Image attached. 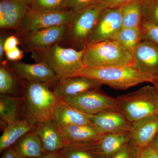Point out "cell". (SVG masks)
Masks as SVG:
<instances>
[{
  "label": "cell",
  "mask_w": 158,
  "mask_h": 158,
  "mask_svg": "<svg viewBox=\"0 0 158 158\" xmlns=\"http://www.w3.org/2000/svg\"><path fill=\"white\" fill-rule=\"evenodd\" d=\"M20 81L24 118L35 124L53 119L55 110L61 99L50 90L49 86L46 84Z\"/></svg>",
  "instance_id": "obj_1"
},
{
  "label": "cell",
  "mask_w": 158,
  "mask_h": 158,
  "mask_svg": "<svg viewBox=\"0 0 158 158\" xmlns=\"http://www.w3.org/2000/svg\"><path fill=\"white\" fill-rule=\"evenodd\" d=\"M76 76L90 78L101 85L117 90H126L142 83H150L153 85L155 83L152 79L139 72L132 65L108 67L85 66L73 77Z\"/></svg>",
  "instance_id": "obj_2"
},
{
  "label": "cell",
  "mask_w": 158,
  "mask_h": 158,
  "mask_svg": "<svg viewBox=\"0 0 158 158\" xmlns=\"http://www.w3.org/2000/svg\"><path fill=\"white\" fill-rule=\"evenodd\" d=\"M106 8L98 2L83 11L74 12L59 45L78 50L86 48L98 20Z\"/></svg>",
  "instance_id": "obj_3"
},
{
  "label": "cell",
  "mask_w": 158,
  "mask_h": 158,
  "mask_svg": "<svg viewBox=\"0 0 158 158\" xmlns=\"http://www.w3.org/2000/svg\"><path fill=\"white\" fill-rule=\"evenodd\" d=\"M116 98L117 109L132 123L158 114V91L154 86H144Z\"/></svg>",
  "instance_id": "obj_4"
},
{
  "label": "cell",
  "mask_w": 158,
  "mask_h": 158,
  "mask_svg": "<svg viewBox=\"0 0 158 158\" xmlns=\"http://www.w3.org/2000/svg\"><path fill=\"white\" fill-rule=\"evenodd\" d=\"M133 55L115 40L92 43L85 48V66L108 67L132 65Z\"/></svg>",
  "instance_id": "obj_5"
},
{
  "label": "cell",
  "mask_w": 158,
  "mask_h": 158,
  "mask_svg": "<svg viewBox=\"0 0 158 158\" xmlns=\"http://www.w3.org/2000/svg\"><path fill=\"white\" fill-rule=\"evenodd\" d=\"M85 49L81 50L65 48L59 44L32 58L37 62H44L52 69L59 80L73 77L85 67Z\"/></svg>",
  "instance_id": "obj_6"
},
{
  "label": "cell",
  "mask_w": 158,
  "mask_h": 158,
  "mask_svg": "<svg viewBox=\"0 0 158 158\" xmlns=\"http://www.w3.org/2000/svg\"><path fill=\"white\" fill-rule=\"evenodd\" d=\"M74 11L69 10L39 11L29 8L25 16L15 30L18 37L25 33L51 27L67 25Z\"/></svg>",
  "instance_id": "obj_7"
},
{
  "label": "cell",
  "mask_w": 158,
  "mask_h": 158,
  "mask_svg": "<svg viewBox=\"0 0 158 158\" xmlns=\"http://www.w3.org/2000/svg\"><path fill=\"white\" fill-rule=\"evenodd\" d=\"M67 25L56 26L25 33L19 37L20 46L26 52L35 56L59 44L65 35Z\"/></svg>",
  "instance_id": "obj_8"
},
{
  "label": "cell",
  "mask_w": 158,
  "mask_h": 158,
  "mask_svg": "<svg viewBox=\"0 0 158 158\" xmlns=\"http://www.w3.org/2000/svg\"><path fill=\"white\" fill-rule=\"evenodd\" d=\"M82 113L95 115L108 110H117L116 98L97 90L86 91L77 96L62 100Z\"/></svg>",
  "instance_id": "obj_9"
},
{
  "label": "cell",
  "mask_w": 158,
  "mask_h": 158,
  "mask_svg": "<svg viewBox=\"0 0 158 158\" xmlns=\"http://www.w3.org/2000/svg\"><path fill=\"white\" fill-rule=\"evenodd\" d=\"M132 65L139 72L158 82V46L147 40H143L133 54Z\"/></svg>",
  "instance_id": "obj_10"
},
{
  "label": "cell",
  "mask_w": 158,
  "mask_h": 158,
  "mask_svg": "<svg viewBox=\"0 0 158 158\" xmlns=\"http://www.w3.org/2000/svg\"><path fill=\"white\" fill-rule=\"evenodd\" d=\"M10 68L20 81L40 82L53 86L59 81L56 74L46 62L27 64L17 62H8Z\"/></svg>",
  "instance_id": "obj_11"
},
{
  "label": "cell",
  "mask_w": 158,
  "mask_h": 158,
  "mask_svg": "<svg viewBox=\"0 0 158 158\" xmlns=\"http://www.w3.org/2000/svg\"><path fill=\"white\" fill-rule=\"evenodd\" d=\"M122 28V8H106L100 15L90 35L89 44L113 39Z\"/></svg>",
  "instance_id": "obj_12"
},
{
  "label": "cell",
  "mask_w": 158,
  "mask_h": 158,
  "mask_svg": "<svg viewBox=\"0 0 158 158\" xmlns=\"http://www.w3.org/2000/svg\"><path fill=\"white\" fill-rule=\"evenodd\" d=\"M92 123L101 135L131 131L133 123L117 110L104 111L93 115Z\"/></svg>",
  "instance_id": "obj_13"
},
{
  "label": "cell",
  "mask_w": 158,
  "mask_h": 158,
  "mask_svg": "<svg viewBox=\"0 0 158 158\" xmlns=\"http://www.w3.org/2000/svg\"><path fill=\"white\" fill-rule=\"evenodd\" d=\"M102 85L94 79L83 76L60 80L54 85L53 92L61 100L77 96L86 91L99 90Z\"/></svg>",
  "instance_id": "obj_14"
},
{
  "label": "cell",
  "mask_w": 158,
  "mask_h": 158,
  "mask_svg": "<svg viewBox=\"0 0 158 158\" xmlns=\"http://www.w3.org/2000/svg\"><path fill=\"white\" fill-rule=\"evenodd\" d=\"M31 0H0V27L15 30L25 16Z\"/></svg>",
  "instance_id": "obj_15"
},
{
  "label": "cell",
  "mask_w": 158,
  "mask_h": 158,
  "mask_svg": "<svg viewBox=\"0 0 158 158\" xmlns=\"http://www.w3.org/2000/svg\"><path fill=\"white\" fill-rule=\"evenodd\" d=\"M34 130L40 138L46 153L60 152L67 143L53 119L36 123Z\"/></svg>",
  "instance_id": "obj_16"
},
{
  "label": "cell",
  "mask_w": 158,
  "mask_h": 158,
  "mask_svg": "<svg viewBox=\"0 0 158 158\" xmlns=\"http://www.w3.org/2000/svg\"><path fill=\"white\" fill-rule=\"evenodd\" d=\"M158 131V114H156L133 123L131 140L138 148H143L151 144Z\"/></svg>",
  "instance_id": "obj_17"
},
{
  "label": "cell",
  "mask_w": 158,
  "mask_h": 158,
  "mask_svg": "<svg viewBox=\"0 0 158 158\" xmlns=\"http://www.w3.org/2000/svg\"><path fill=\"white\" fill-rule=\"evenodd\" d=\"M92 115L82 113L61 100L55 110L53 119L61 130L69 126L92 124Z\"/></svg>",
  "instance_id": "obj_18"
},
{
  "label": "cell",
  "mask_w": 158,
  "mask_h": 158,
  "mask_svg": "<svg viewBox=\"0 0 158 158\" xmlns=\"http://www.w3.org/2000/svg\"><path fill=\"white\" fill-rule=\"evenodd\" d=\"M35 126L36 124L25 118L7 124L3 129L0 138V152L14 145L23 136L34 130Z\"/></svg>",
  "instance_id": "obj_19"
},
{
  "label": "cell",
  "mask_w": 158,
  "mask_h": 158,
  "mask_svg": "<svg viewBox=\"0 0 158 158\" xmlns=\"http://www.w3.org/2000/svg\"><path fill=\"white\" fill-rule=\"evenodd\" d=\"M23 105L22 96H12L1 94L0 117L1 127L2 130L7 124L22 119L21 117V116H23Z\"/></svg>",
  "instance_id": "obj_20"
},
{
  "label": "cell",
  "mask_w": 158,
  "mask_h": 158,
  "mask_svg": "<svg viewBox=\"0 0 158 158\" xmlns=\"http://www.w3.org/2000/svg\"><path fill=\"white\" fill-rule=\"evenodd\" d=\"M11 147L22 158H38L46 153L40 138L34 130L23 136Z\"/></svg>",
  "instance_id": "obj_21"
},
{
  "label": "cell",
  "mask_w": 158,
  "mask_h": 158,
  "mask_svg": "<svg viewBox=\"0 0 158 158\" xmlns=\"http://www.w3.org/2000/svg\"><path fill=\"white\" fill-rule=\"evenodd\" d=\"M61 131L65 141L70 143L97 142L102 136L93 124L69 126Z\"/></svg>",
  "instance_id": "obj_22"
},
{
  "label": "cell",
  "mask_w": 158,
  "mask_h": 158,
  "mask_svg": "<svg viewBox=\"0 0 158 158\" xmlns=\"http://www.w3.org/2000/svg\"><path fill=\"white\" fill-rule=\"evenodd\" d=\"M60 152L65 158H106L100 148L98 141L67 142Z\"/></svg>",
  "instance_id": "obj_23"
},
{
  "label": "cell",
  "mask_w": 158,
  "mask_h": 158,
  "mask_svg": "<svg viewBox=\"0 0 158 158\" xmlns=\"http://www.w3.org/2000/svg\"><path fill=\"white\" fill-rule=\"evenodd\" d=\"M131 139L130 131L111 133L102 135L98 143L105 157L111 158L124 147Z\"/></svg>",
  "instance_id": "obj_24"
},
{
  "label": "cell",
  "mask_w": 158,
  "mask_h": 158,
  "mask_svg": "<svg viewBox=\"0 0 158 158\" xmlns=\"http://www.w3.org/2000/svg\"><path fill=\"white\" fill-rule=\"evenodd\" d=\"M136 0L122 7V28L141 27L142 22V2Z\"/></svg>",
  "instance_id": "obj_25"
},
{
  "label": "cell",
  "mask_w": 158,
  "mask_h": 158,
  "mask_svg": "<svg viewBox=\"0 0 158 158\" xmlns=\"http://www.w3.org/2000/svg\"><path fill=\"white\" fill-rule=\"evenodd\" d=\"M133 54L135 49L142 40V31L140 27L122 28L113 39Z\"/></svg>",
  "instance_id": "obj_26"
},
{
  "label": "cell",
  "mask_w": 158,
  "mask_h": 158,
  "mask_svg": "<svg viewBox=\"0 0 158 158\" xmlns=\"http://www.w3.org/2000/svg\"><path fill=\"white\" fill-rule=\"evenodd\" d=\"M20 80L9 67L8 62H1L0 67V93L4 95H10L14 93Z\"/></svg>",
  "instance_id": "obj_27"
},
{
  "label": "cell",
  "mask_w": 158,
  "mask_h": 158,
  "mask_svg": "<svg viewBox=\"0 0 158 158\" xmlns=\"http://www.w3.org/2000/svg\"><path fill=\"white\" fill-rule=\"evenodd\" d=\"M67 0H31L30 9L39 11H59L68 10Z\"/></svg>",
  "instance_id": "obj_28"
},
{
  "label": "cell",
  "mask_w": 158,
  "mask_h": 158,
  "mask_svg": "<svg viewBox=\"0 0 158 158\" xmlns=\"http://www.w3.org/2000/svg\"><path fill=\"white\" fill-rule=\"evenodd\" d=\"M142 22L158 26V0H143Z\"/></svg>",
  "instance_id": "obj_29"
},
{
  "label": "cell",
  "mask_w": 158,
  "mask_h": 158,
  "mask_svg": "<svg viewBox=\"0 0 158 158\" xmlns=\"http://www.w3.org/2000/svg\"><path fill=\"white\" fill-rule=\"evenodd\" d=\"M141 28L142 31V40H150L158 46V26L149 23L142 22Z\"/></svg>",
  "instance_id": "obj_30"
},
{
  "label": "cell",
  "mask_w": 158,
  "mask_h": 158,
  "mask_svg": "<svg viewBox=\"0 0 158 158\" xmlns=\"http://www.w3.org/2000/svg\"><path fill=\"white\" fill-rule=\"evenodd\" d=\"M98 0H67L66 8L74 12L83 11L98 3Z\"/></svg>",
  "instance_id": "obj_31"
},
{
  "label": "cell",
  "mask_w": 158,
  "mask_h": 158,
  "mask_svg": "<svg viewBox=\"0 0 158 158\" xmlns=\"http://www.w3.org/2000/svg\"><path fill=\"white\" fill-rule=\"evenodd\" d=\"M138 149L131 139L124 147L111 158H137Z\"/></svg>",
  "instance_id": "obj_32"
},
{
  "label": "cell",
  "mask_w": 158,
  "mask_h": 158,
  "mask_svg": "<svg viewBox=\"0 0 158 158\" xmlns=\"http://www.w3.org/2000/svg\"><path fill=\"white\" fill-rule=\"evenodd\" d=\"M137 158H158V152L151 144L146 147L139 148Z\"/></svg>",
  "instance_id": "obj_33"
},
{
  "label": "cell",
  "mask_w": 158,
  "mask_h": 158,
  "mask_svg": "<svg viewBox=\"0 0 158 158\" xmlns=\"http://www.w3.org/2000/svg\"><path fill=\"white\" fill-rule=\"evenodd\" d=\"M136 0H98L97 2L110 9L120 8Z\"/></svg>",
  "instance_id": "obj_34"
},
{
  "label": "cell",
  "mask_w": 158,
  "mask_h": 158,
  "mask_svg": "<svg viewBox=\"0 0 158 158\" xmlns=\"http://www.w3.org/2000/svg\"><path fill=\"white\" fill-rule=\"evenodd\" d=\"M5 56L9 62H19L23 58L24 52L17 47L5 52Z\"/></svg>",
  "instance_id": "obj_35"
},
{
  "label": "cell",
  "mask_w": 158,
  "mask_h": 158,
  "mask_svg": "<svg viewBox=\"0 0 158 158\" xmlns=\"http://www.w3.org/2000/svg\"><path fill=\"white\" fill-rule=\"evenodd\" d=\"M20 45L19 38L15 34H12L6 38L4 44V51L5 52L17 47Z\"/></svg>",
  "instance_id": "obj_36"
},
{
  "label": "cell",
  "mask_w": 158,
  "mask_h": 158,
  "mask_svg": "<svg viewBox=\"0 0 158 158\" xmlns=\"http://www.w3.org/2000/svg\"><path fill=\"white\" fill-rule=\"evenodd\" d=\"M4 152L1 158H22L12 147L7 148Z\"/></svg>",
  "instance_id": "obj_37"
},
{
  "label": "cell",
  "mask_w": 158,
  "mask_h": 158,
  "mask_svg": "<svg viewBox=\"0 0 158 158\" xmlns=\"http://www.w3.org/2000/svg\"><path fill=\"white\" fill-rule=\"evenodd\" d=\"M7 37L8 36L6 34H1V37H0V61L1 62L4 61L3 59H4V56H5L4 44Z\"/></svg>",
  "instance_id": "obj_38"
},
{
  "label": "cell",
  "mask_w": 158,
  "mask_h": 158,
  "mask_svg": "<svg viewBox=\"0 0 158 158\" xmlns=\"http://www.w3.org/2000/svg\"><path fill=\"white\" fill-rule=\"evenodd\" d=\"M38 158H65L60 152H58L45 153L42 156Z\"/></svg>",
  "instance_id": "obj_39"
},
{
  "label": "cell",
  "mask_w": 158,
  "mask_h": 158,
  "mask_svg": "<svg viewBox=\"0 0 158 158\" xmlns=\"http://www.w3.org/2000/svg\"><path fill=\"white\" fill-rule=\"evenodd\" d=\"M151 144L153 145L154 147L158 152V131L156 134V136H155Z\"/></svg>",
  "instance_id": "obj_40"
},
{
  "label": "cell",
  "mask_w": 158,
  "mask_h": 158,
  "mask_svg": "<svg viewBox=\"0 0 158 158\" xmlns=\"http://www.w3.org/2000/svg\"><path fill=\"white\" fill-rule=\"evenodd\" d=\"M154 86L156 87V88L157 90L158 91V82H157L155 85H154Z\"/></svg>",
  "instance_id": "obj_41"
}]
</instances>
